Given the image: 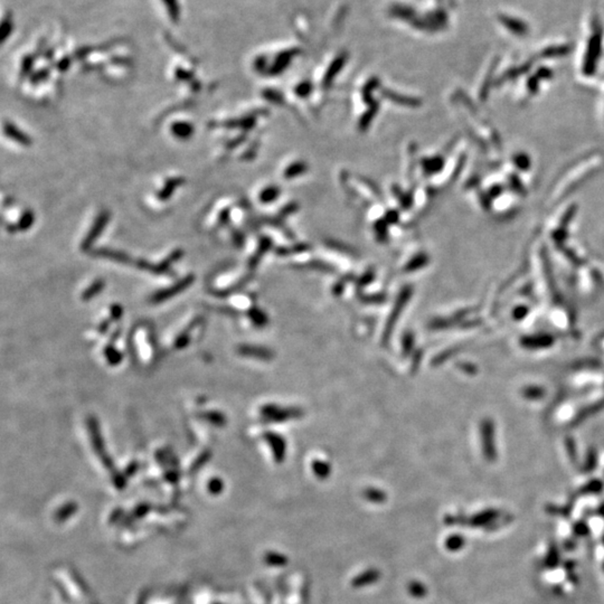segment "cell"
<instances>
[{
	"instance_id": "1",
	"label": "cell",
	"mask_w": 604,
	"mask_h": 604,
	"mask_svg": "<svg viewBox=\"0 0 604 604\" xmlns=\"http://www.w3.org/2000/svg\"><path fill=\"white\" fill-rule=\"evenodd\" d=\"M87 425H88V429H90V432H91V439H92V442H93V446H94V450H96V452L98 453V455H100V458H101L102 462L108 469L110 470H113V463H112V460L110 459V456L106 453V449H104V444H103V440L101 438V434H100V430L98 427V423L96 421V419L94 417H90L87 421Z\"/></svg>"
},
{
	"instance_id": "10",
	"label": "cell",
	"mask_w": 604,
	"mask_h": 604,
	"mask_svg": "<svg viewBox=\"0 0 604 604\" xmlns=\"http://www.w3.org/2000/svg\"><path fill=\"white\" fill-rule=\"evenodd\" d=\"M106 357H107V359L109 360L110 364H112V365L119 364L120 360H121V354L119 353V351L117 349L113 348V347H108L106 349Z\"/></svg>"
},
{
	"instance_id": "5",
	"label": "cell",
	"mask_w": 604,
	"mask_h": 604,
	"mask_svg": "<svg viewBox=\"0 0 604 604\" xmlns=\"http://www.w3.org/2000/svg\"><path fill=\"white\" fill-rule=\"evenodd\" d=\"M5 132L8 136H10L13 140L17 141L20 145H24V146H29L31 144L30 139L28 138L27 135L24 134L22 131H19L17 128L15 127L14 124L6 122L5 123Z\"/></svg>"
},
{
	"instance_id": "13",
	"label": "cell",
	"mask_w": 604,
	"mask_h": 604,
	"mask_svg": "<svg viewBox=\"0 0 604 604\" xmlns=\"http://www.w3.org/2000/svg\"><path fill=\"white\" fill-rule=\"evenodd\" d=\"M409 590H411L412 594L416 596H421L423 594V587L420 583H413V584L409 586Z\"/></svg>"
},
{
	"instance_id": "4",
	"label": "cell",
	"mask_w": 604,
	"mask_h": 604,
	"mask_svg": "<svg viewBox=\"0 0 604 604\" xmlns=\"http://www.w3.org/2000/svg\"><path fill=\"white\" fill-rule=\"evenodd\" d=\"M94 255L99 256V257H106V259H110V260H113V261H117L120 262V263H130L131 260L130 257L124 254V253H120V252L117 251H113V250H108V249H99L97 251H94Z\"/></svg>"
},
{
	"instance_id": "6",
	"label": "cell",
	"mask_w": 604,
	"mask_h": 604,
	"mask_svg": "<svg viewBox=\"0 0 604 604\" xmlns=\"http://www.w3.org/2000/svg\"><path fill=\"white\" fill-rule=\"evenodd\" d=\"M183 182H185V179H183V178H171V179H169L166 182L165 187L159 192L158 198L161 199V201H166V199H168L172 195L174 189L178 186L182 185Z\"/></svg>"
},
{
	"instance_id": "12",
	"label": "cell",
	"mask_w": 604,
	"mask_h": 604,
	"mask_svg": "<svg viewBox=\"0 0 604 604\" xmlns=\"http://www.w3.org/2000/svg\"><path fill=\"white\" fill-rule=\"evenodd\" d=\"M202 415H204L203 417L205 420H207V421L215 423V424H223L225 422L224 417L220 415V414L216 413V412H211V413H203Z\"/></svg>"
},
{
	"instance_id": "9",
	"label": "cell",
	"mask_w": 604,
	"mask_h": 604,
	"mask_svg": "<svg viewBox=\"0 0 604 604\" xmlns=\"http://www.w3.org/2000/svg\"><path fill=\"white\" fill-rule=\"evenodd\" d=\"M33 223H34V214L30 211L25 212L17 225V229H19V230L28 229L31 225H33Z\"/></svg>"
},
{
	"instance_id": "2",
	"label": "cell",
	"mask_w": 604,
	"mask_h": 604,
	"mask_svg": "<svg viewBox=\"0 0 604 604\" xmlns=\"http://www.w3.org/2000/svg\"><path fill=\"white\" fill-rule=\"evenodd\" d=\"M193 282H194V275L193 274L187 275L186 277H183L181 281L176 283V285H174L172 287L156 292L155 295L151 297L150 301L152 303H160L162 301H166L167 299L174 297V296L178 295V293H180L182 290H185V289L191 286Z\"/></svg>"
},
{
	"instance_id": "11",
	"label": "cell",
	"mask_w": 604,
	"mask_h": 604,
	"mask_svg": "<svg viewBox=\"0 0 604 604\" xmlns=\"http://www.w3.org/2000/svg\"><path fill=\"white\" fill-rule=\"evenodd\" d=\"M376 579H377V572H374V571L366 572L365 574H362L360 577L357 579V582L355 583V584L362 585V584H366V583L368 584V583L374 582Z\"/></svg>"
},
{
	"instance_id": "3",
	"label": "cell",
	"mask_w": 604,
	"mask_h": 604,
	"mask_svg": "<svg viewBox=\"0 0 604 604\" xmlns=\"http://www.w3.org/2000/svg\"><path fill=\"white\" fill-rule=\"evenodd\" d=\"M109 218H110V214L108 212H103L101 213L98 216L97 220L94 222L93 226L91 228L90 232L87 233L85 240L83 241L82 243V250H88L92 246V244L96 242V240L99 238L101 233L103 232L104 227H106V225L109 222Z\"/></svg>"
},
{
	"instance_id": "8",
	"label": "cell",
	"mask_w": 604,
	"mask_h": 604,
	"mask_svg": "<svg viewBox=\"0 0 604 604\" xmlns=\"http://www.w3.org/2000/svg\"><path fill=\"white\" fill-rule=\"evenodd\" d=\"M103 287H104V282H103V280H98V281H96V282H94L93 285H92L90 288H87L86 290L84 291V293H83V295H82V299H83V300H85V301L90 300L91 298L96 297L97 295H99L100 292H101V290H102V289H103Z\"/></svg>"
},
{
	"instance_id": "7",
	"label": "cell",
	"mask_w": 604,
	"mask_h": 604,
	"mask_svg": "<svg viewBox=\"0 0 604 604\" xmlns=\"http://www.w3.org/2000/svg\"><path fill=\"white\" fill-rule=\"evenodd\" d=\"M171 131H172V133L177 136V138L186 139V138H189V136L193 134L194 127L191 123H187V122H176L172 124Z\"/></svg>"
},
{
	"instance_id": "14",
	"label": "cell",
	"mask_w": 604,
	"mask_h": 604,
	"mask_svg": "<svg viewBox=\"0 0 604 604\" xmlns=\"http://www.w3.org/2000/svg\"><path fill=\"white\" fill-rule=\"evenodd\" d=\"M111 312H112L113 318L117 319V318H119L121 316V314H122V308H121L120 306H118V304H117V306H113L112 307Z\"/></svg>"
}]
</instances>
